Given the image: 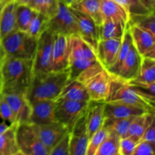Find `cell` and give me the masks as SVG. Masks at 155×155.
<instances>
[{
  "mask_svg": "<svg viewBox=\"0 0 155 155\" xmlns=\"http://www.w3.org/2000/svg\"><path fill=\"white\" fill-rule=\"evenodd\" d=\"M33 77V61L5 56L0 71L2 94L27 96Z\"/></svg>",
  "mask_w": 155,
  "mask_h": 155,
  "instance_id": "obj_1",
  "label": "cell"
},
{
  "mask_svg": "<svg viewBox=\"0 0 155 155\" xmlns=\"http://www.w3.org/2000/svg\"><path fill=\"white\" fill-rule=\"evenodd\" d=\"M69 80L68 71L62 72L50 71L45 74L33 75L26 97L30 103L42 100L56 101Z\"/></svg>",
  "mask_w": 155,
  "mask_h": 155,
  "instance_id": "obj_2",
  "label": "cell"
},
{
  "mask_svg": "<svg viewBox=\"0 0 155 155\" xmlns=\"http://www.w3.org/2000/svg\"><path fill=\"white\" fill-rule=\"evenodd\" d=\"M112 75L100 62L83 71L77 80L84 86L90 101H107Z\"/></svg>",
  "mask_w": 155,
  "mask_h": 155,
  "instance_id": "obj_3",
  "label": "cell"
},
{
  "mask_svg": "<svg viewBox=\"0 0 155 155\" xmlns=\"http://www.w3.org/2000/svg\"><path fill=\"white\" fill-rule=\"evenodd\" d=\"M95 51L79 36L70 37V80H77L84 71L98 63Z\"/></svg>",
  "mask_w": 155,
  "mask_h": 155,
  "instance_id": "obj_4",
  "label": "cell"
},
{
  "mask_svg": "<svg viewBox=\"0 0 155 155\" xmlns=\"http://www.w3.org/2000/svg\"><path fill=\"white\" fill-rule=\"evenodd\" d=\"M5 56L22 60L33 61L37 39L27 32L15 30L0 39Z\"/></svg>",
  "mask_w": 155,
  "mask_h": 155,
  "instance_id": "obj_5",
  "label": "cell"
},
{
  "mask_svg": "<svg viewBox=\"0 0 155 155\" xmlns=\"http://www.w3.org/2000/svg\"><path fill=\"white\" fill-rule=\"evenodd\" d=\"M117 101L141 107L148 112H154V104L142 98L128 83L112 75L110 91L105 102Z\"/></svg>",
  "mask_w": 155,
  "mask_h": 155,
  "instance_id": "obj_6",
  "label": "cell"
},
{
  "mask_svg": "<svg viewBox=\"0 0 155 155\" xmlns=\"http://www.w3.org/2000/svg\"><path fill=\"white\" fill-rule=\"evenodd\" d=\"M54 39V35L48 30L43 32L38 38L33 60V75L51 71Z\"/></svg>",
  "mask_w": 155,
  "mask_h": 155,
  "instance_id": "obj_7",
  "label": "cell"
},
{
  "mask_svg": "<svg viewBox=\"0 0 155 155\" xmlns=\"http://www.w3.org/2000/svg\"><path fill=\"white\" fill-rule=\"evenodd\" d=\"M16 139L23 155H48L49 151L35 133L31 124L17 125Z\"/></svg>",
  "mask_w": 155,
  "mask_h": 155,
  "instance_id": "obj_8",
  "label": "cell"
},
{
  "mask_svg": "<svg viewBox=\"0 0 155 155\" xmlns=\"http://www.w3.org/2000/svg\"><path fill=\"white\" fill-rule=\"evenodd\" d=\"M47 30L54 35H64L70 37L79 36L78 24L71 8L60 1L58 10L48 21Z\"/></svg>",
  "mask_w": 155,
  "mask_h": 155,
  "instance_id": "obj_9",
  "label": "cell"
},
{
  "mask_svg": "<svg viewBox=\"0 0 155 155\" xmlns=\"http://www.w3.org/2000/svg\"><path fill=\"white\" fill-rule=\"evenodd\" d=\"M89 102L58 98L56 100L54 116L56 121L63 124L70 131L86 112Z\"/></svg>",
  "mask_w": 155,
  "mask_h": 155,
  "instance_id": "obj_10",
  "label": "cell"
},
{
  "mask_svg": "<svg viewBox=\"0 0 155 155\" xmlns=\"http://www.w3.org/2000/svg\"><path fill=\"white\" fill-rule=\"evenodd\" d=\"M35 133L48 151H51L67 135L69 130L58 121L41 125L32 124Z\"/></svg>",
  "mask_w": 155,
  "mask_h": 155,
  "instance_id": "obj_11",
  "label": "cell"
},
{
  "mask_svg": "<svg viewBox=\"0 0 155 155\" xmlns=\"http://www.w3.org/2000/svg\"><path fill=\"white\" fill-rule=\"evenodd\" d=\"M86 112L80 117L70 131L68 155H86V154L89 136L86 131Z\"/></svg>",
  "mask_w": 155,
  "mask_h": 155,
  "instance_id": "obj_12",
  "label": "cell"
},
{
  "mask_svg": "<svg viewBox=\"0 0 155 155\" xmlns=\"http://www.w3.org/2000/svg\"><path fill=\"white\" fill-rule=\"evenodd\" d=\"M70 60V36L54 35L52 49L51 71H68Z\"/></svg>",
  "mask_w": 155,
  "mask_h": 155,
  "instance_id": "obj_13",
  "label": "cell"
},
{
  "mask_svg": "<svg viewBox=\"0 0 155 155\" xmlns=\"http://www.w3.org/2000/svg\"><path fill=\"white\" fill-rule=\"evenodd\" d=\"M73 14L77 20L79 27V36L87 42L96 53L97 46L100 41L99 26L92 18L71 8Z\"/></svg>",
  "mask_w": 155,
  "mask_h": 155,
  "instance_id": "obj_14",
  "label": "cell"
},
{
  "mask_svg": "<svg viewBox=\"0 0 155 155\" xmlns=\"http://www.w3.org/2000/svg\"><path fill=\"white\" fill-rule=\"evenodd\" d=\"M133 45L141 57L155 59V37L139 27L129 24Z\"/></svg>",
  "mask_w": 155,
  "mask_h": 155,
  "instance_id": "obj_15",
  "label": "cell"
},
{
  "mask_svg": "<svg viewBox=\"0 0 155 155\" xmlns=\"http://www.w3.org/2000/svg\"><path fill=\"white\" fill-rule=\"evenodd\" d=\"M56 101L42 100L30 103L31 115L30 124L34 125L46 124L56 121L54 116Z\"/></svg>",
  "mask_w": 155,
  "mask_h": 155,
  "instance_id": "obj_16",
  "label": "cell"
},
{
  "mask_svg": "<svg viewBox=\"0 0 155 155\" xmlns=\"http://www.w3.org/2000/svg\"><path fill=\"white\" fill-rule=\"evenodd\" d=\"M122 39H110L100 40L96 49V56L101 65L108 70L116 61Z\"/></svg>",
  "mask_w": 155,
  "mask_h": 155,
  "instance_id": "obj_17",
  "label": "cell"
},
{
  "mask_svg": "<svg viewBox=\"0 0 155 155\" xmlns=\"http://www.w3.org/2000/svg\"><path fill=\"white\" fill-rule=\"evenodd\" d=\"M15 115L17 124H30L31 104L25 95L2 94Z\"/></svg>",
  "mask_w": 155,
  "mask_h": 155,
  "instance_id": "obj_18",
  "label": "cell"
},
{
  "mask_svg": "<svg viewBox=\"0 0 155 155\" xmlns=\"http://www.w3.org/2000/svg\"><path fill=\"white\" fill-rule=\"evenodd\" d=\"M147 110L123 102L109 101L104 104V118L105 119H124V118L135 117L143 114Z\"/></svg>",
  "mask_w": 155,
  "mask_h": 155,
  "instance_id": "obj_19",
  "label": "cell"
},
{
  "mask_svg": "<svg viewBox=\"0 0 155 155\" xmlns=\"http://www.w3.org/2000/svg\"><path fill=\"white\" fill-rule=\"evenodd\" d=\"M104 104V101H89L86 112V131L89 139L103 127L105 119Z\"/></svg>",
  "mask_w": 155,
  "mask_h": 155,
  "instance_id": "obj_20",
  "label": "cell"
},
{
  "mask_svg": "<svg viewBox=\"0 0 155 155\" xmlns=\"http://www.w3.org/2000/svg\"><path fill=\"white\" fill-rule=\"evenodd\" d=\"M141 61L142 57L133 45L128 55L122 63L115 77L125 82L134 80L139 75Z\"/></svg>",
  "mask_w": 155,
  "mask_h": 155,
  "instance_id": "obj_21",
  "label": "cell"
},
{
  "mask_svg": "<svg viewBox=\"0 0 155 155\" xmlns=\"http://www.w3.org/2000/svg\"><path fill=\"white\" fill-rule=\"evenodd\" d=\"M100 8L103 20H114L125 26L130 24L129 12L114 0H100Z\"/></svg>",
  "mask_w": 155,
  "mask_h": 155,
  "instance_id": "obj_22",
  "label": "cell"
},
{
  "mask_svg": "<svg viewBox=\"0 0 155 155\" xmlns=\"http://www.w3.org/2000/svg\"><path fill=\"white\" fill-rule=\"evenodd\" d=\"M58 98L86 102L90 101L86 88L77 80H69L62 89Z\"/></svg>",
  "mask_w": 155,
  "mask_h": 155,
  "instance_id": "obj_23",
  "label": "cell"
},
{
  "mask_svg": "<svg viewBox=\"0 0 155 155\" xmlns=\"http://www.w3.org/2000/svg\"><path fill=\"white\" fill-rule=\"evenodd\" d=\"M16 4L14 2L5 4L0 16V39L17 30L15 18Z\"/></svg>",
  "mask_w": 155,
  "mask_h": 155,
  "instance_id": "obj_24",
  "label": "cell"
},
{
  "mask_svg": "<svg viewBox=\"0 0 155 155\" xmlns=\"http://www.w3.org/2000/svg\"><path fill=\"white\" fill-rule=\"evenodd\" d=\"M70 8L90 17L98 26L102 22L100 0H79Z\"/></svg>",
  "mask_w": 155,
  "mask_h": 155,
  "instance_id": "obj_25",
  "label": "cell"
},
{
  "mask_svg": "<svg viewBox=\"0 0 155 155\" xmlns=\"http://www.w3.org/2000/svg\"><path fill=\"white\" fill-rule=\"evenodd\" d=\"M128 26H125L122 23L114 20H103L99 25L100 40L123 39Z\"/></svg>",
  "mask_w": 155,
  "mask_h": 155,
  "instance_id": "obj_26",
  "label": "cell"
},
{
  "mask_svg": "<svg viewBox=\"0 0 155 155\" xmlns=\"http://www.w3.org/2000/svg\"><path fill=\"white\" fill-rule=\"evenodd\" d=\"M154 120V112H147L142 115L135 117L130 124L127 136L133 137L140 142L144 132Z\"/></svg>",
  "mask_w": 155,
  "mask_h": 155,
  "instance_id": "obj_27",
  "label": "cell"
},
{
  "mask_svg": "<svg viewBox=\"0 0 155 155\" xmlns=\"http://www.w3.org/2000/svg\"><path fill=\"white\" fill-rule=\"evenodd\" d=\"M17 124L10 125L0 134V155H15L19 152L16 139Z\"/></svg>",
  "mask_w": 155,
  "mask_h": 155,
  "instance_id": "obj_28",
  "label": "cell"
},
{
  "mask_svg": "<svg viewBox=\"0 0 155 155\" xmlns=\"http://www.w3.org/2000/svg\"><path fill=\"white\" fill-rule=\"evenodd\" d=\"M132 46H133V41H132L131 35H130L128 26V27H127V30H126L124 36H123L122 42H121L120 48L119 52H118L117 57L116 59V61H115V63L114 64V65L110 68V69L107 70V71H108L111 75H117L120 68L121 64H122V63L124 62V61L125 60L127 56L128 55Z\"/></svg>",
  "mask_w": 155,
  "mask_h": 155,
  "instance_id": "obj_29",
  "label": "cell"
},
{
  "mask_svg": "<svg viewBox=\"0 0 155 155\" xmlns=\"http://www.w3.org/2000/svg\"><path fill=\"white\" fill-rule=\"evenodd\" d=\"M134 117L124 118V119H104L103 127L107 129L108 133L117 136L120 139L126 137L132 120Z\"/></svg>",
  "mask_w": 155,
  "mask_h": 155,
  "instance_id": "obj_30",
  "label": "cell"
},
{
  "mask_svg": "<svg viewBox=\"0 0 155 155\" xmlns=\"http://www.w3.org/2000/svg\"><path fill=\"white\" fill-rule=\"evenodd\" d=\"M28 6L50 19L58 10L59 0H30Z\"/></svg>",
  "mask_w": 155,
  "mask_h": 155,
  "instance_id": "obj_31",
  "label": "cell"
},
{
  "mask_svg": "<svg viewBox=\"0 0 155 155\" xmlns=\"http://www.w3.org/2000/svg\"><path fill=\"white\" fill-rule=\"evenodd\" d=\"M135 81L144 83H155V59L142 58L138 77Z\"/></svg>",
  "mask_w": 155,
  "mask_h": 155,
  "instance_id": "obj_32",
  "label": "cell"
},
{
  "mask_svg": "<svg viewBox=\"0 0 155 155\" xmlns=\"http://www.w3.org/2000/svg\"><path fill=\"white\" fill-rule=\"evenodd\" d=\"M34 13L35 11H33L28 5H16L15 18H16L17 30L27 32Z\"/></svg>",
  "mask_w": 155,
  "mask_h": 155,
  "instance_id": "obj_33",
  "label": "cell"
},
{
  "mask_svg": "<svg viewBox=\"0 0 155 155\" xmlns=\"http://www.w3.org/2000/svg\"><path fill=\"white\" fill-rule=\"evenodd\" d=\"M49 18L42 14L35 12L33 18L30 23L27 33L34 39H38L43 32L48 28V24Z\"/></svg>",
  "mask_w": 155,
  "mask_h": 155,
  "instance_id": "obj_34",
  "label": "cell"
},
{
  "mask_svg": "<svg viewBox=\"0 0 155 155\" xmlns=\"http://www.w3.org/2000/svg\"><path fill=\"white\" fill-rule=\"evenodd\" d=\"M130 24L136 26L148 32L155 37V16L154 13L135 15L130 17Z\"/></svg>",
  "mask_w": 155,
  "mask_h": 155,
  "instance_id": "obj_35",
  "label": "cell"
},
{
  "mask_svg": "<svg viewBox=\"0 0 155 155\" xmlns=\"http://www.w3.org/2000/svg\"><path fill=\"white\" fill-rule=\"evenodd\" d=\"M120 138L113 133L108 136L101 142L95 155H119Z\"/></svg>",
  "mask_w": 155,
  "mask_h": 155,
  "instance_id": "obj_36",
  "label": "cell"
},
{
  "mask_svg": "<svg viewBox=\"0 0 155 155\" xmlns=\"http://www.w3.org/2000/svg\"><path fill=\"white\" fill-rule=\"evenodd\" d=\"M130 85L132 88L140 95L142 98H145L148 101L154 103L155 101V83H144L141 82L132 80L130 82H127Z\"/></svg>",
  "mask_w": 155,
  "mask_h": 155,
  "instance_id": "obj_37",
  "label": "cell"
},
{
  "mask_svg": "<svg viewBox=\"0 0 155 155\" xmlns=\"http://www.w3.org/2000/svg\"><path fill=\"white\" fill-rule=\"evenodd\" d=\"M109 133L104 127L92 135L89 139L86 155H95L101 142L108 136Z\"/></svg>",
  "mask_w": 155,
  "mask_h": 155,
  "instance_id": "obj_38",
  "label": "cell"
},
{
  "mask_svg": "<svg viewBox=\"0 0 155 155\" xmlns=\"http://www.w3.org/2000/svg\"><path fill=\"white\" fill-rule=\"evenodd\" d=\"M114 1L124 8L129 12L130 17L151 13L142 5L139 0H114Z\"/></svg>",
  "mask_w": 155,
  "mask_h": 155,
  "instance_id": "obj_39",
  "label": "cell"
},
{
  "mask_svg": "<svg viewBox=\"0 0 155 155\" xmlns=\"http://www.w3.org/2000/svg\"><path fill=\"white\" fill-rule=\"evenodd\" d=\"M0 118L2 121L9 123V125L17 124L13 111L2 94L0 96Z\"/></svg>",
  "mask_w": 155,
  "mask_h": 155,
  "instance_id": "obj_40",
  "label": "cell"
},
{
  "mask_svg": "<svg viewBox=\"0 0 155 155\" xmlns=\"http://www.w3.org/2000/svg\"><path fill=\"white\" fill-rule=\"evenodd\" d=\"M139 141L130 136H126L120 139L119 155H133Z\"/></svg>",
  "mask_w": 155,
  "mask_h": 155,
  "instance_id": "obj_41",
  "label": "cell"
},
{
  "mask_svg": "<svg viewBox=\"0 0 155 155\" xmlns=\"http://www.w3.org/2000/svg\"><path fill=\"white\" fill-rule=\"evenodd\" d=\"M69 134L67 135L58 145H56L48 153V155H68Z\"/></svg>",
  "mask_w": 155,
  "mask_h": 155,
  "instance_id": "obj_42",
  "label": "cell"
},
{
  "mask_svg": "<svg viewBox=\"0 0 155 155\" xmlns=\"http://www.w3.org/2000/svg\"><path fill=\"white\" fill-rule=\"evenodd\" d=\"M133 155H155L154 146L146 142L140 141Z\"/></svg>",
  "mask_w": 155,
  "mask_h": 155,
  "instance_id": "obj_43",
  "label": "cell"
},
{
  "mask_svg": "<svg viewBox=\"0 0 155 155\" xmlns=\"http://www.w3.org/2000/svg\"><path fill=\"white\" fill-rule=\"evenodd\" d=\"M140 141L146 142L155 146V120L151 123L144 132Z\"/></svg>",
  "mask_w": 155,
  "mask_h": 155,
  "instance_id": "obj_44",
  "label": "cell"
},
{
  "mask_svg": "<svg viewBox=\"0 0 155 155\" xmlns=\"http://www.w3.org/2000/svg\"><path fill=\"white\" fill-rule=\"evenodd\" d=\"M139 1L148 12L154 13L155 0H139Z\"/></svg>",
  "mask_w": 155,
  "mask_h": 155,
  "instance_id": "obj_45",
  "label": "cell"
},
{
  "mask_svg": "<svg viewBox=\"0 0 155 155\" xmlns=\"http://www.w3.org/2000/svg\"><path fill=\"white\" fill-rule=\"evenodd\" d=\"M5 58V51L4 50H3L1 42H0V71H1L2 65L3 61H4Z\"/></svg>",
  "mask_w": 155,
  "mask_h": 155,
  "instance_id": "obj_46",
  "label": "cell"
},
{
  "mask_svg": "<svg viewBox=\"0 0 155 155\" xmlns=\"http://www.w3.org/2000/svg\"><path fill=\"white\" fill-rule=\"evenodd\" d=\"M9 127H10V125H8V124H6V122H5V121L0 122V134L4 133L5 130H7Z\"/></svg>",
  "mask_w": 155,
  "mask_h": 155,
  "instance_id": "obj_47",
  "label": "cell"
},
{
  "mask_svg": "<svg viewBox=\"0 0 155 155\" xmlns=\"http://www.w3.org/2000/svg\"><path fill=\"white\" fill-rule=\"evenodd\" d=\"M60 2H61L62 3H64V5H66L67 6L70 7V6L72 5L73 4H74L75 2H77L79 0H59Z\"/></svg>",
  "mask_w": 155,
  "mask_h": 155,
  "instance_id": "obj_48",
  "label": "cell"
},
{
  "mask_svg": "<svg viewBox=\"0 0 155 155\" xmlns=\"http://www.w3.org/2000/svg\"><path fill=\"white\" fill-rule=\"evenodd\" d=\"M30 0H14V2L16 5H28Z\"/></svg>",
  "mask_w": 155,
  "mask_h": 155,
  "instance_id": "obj_49",
  "label": "cell"
},
{
  "mask_svg": "<svg viewBox=\"0 0 155 155\" xmlns=\"http://www.w3.org/2000/svg\"><path fill=\"white\" fill-rule=\"evenodd\" d=\"M2 94V80L0 78V96Z\"/></svg>",
  "mask_w": 155,
  "mask_h": 155,
  "instance_id": "obj_50",
  "label": "cell"
},
{
  "mask_svg": "<svg viewBox=\"0 0 155 155\" xmlns=\"http://www.w3.org/2000/svg\"><path fill=\"white\" fill-rule=\"evenodd\" d=\"M0 2L2 3H5V4H6V3L11 2H14V0H0Z\"/></svg>",
  "mask_w": 155,
  "mask_h": 155,
  "instance_id": "obj_51",
  "label": "cell"
},
{
  "mask_svg": "<svg viewBox=\"0 0 155 155\" xmlns=\"http://www.w3.org/2000/svg\"><path fill=\"white\" fill-rule=\"evenodd\" d=\"M4 5H5V3L0 2V16H1V12H2V10L3 7H4Z\"/></svg>",
  "mask_w": 155,
  "mask_h": 155,
  "instance_id": "obj_52",
  "label": "cell"
},
{
  "mask_svg": "<svg viewBox=\"0 0 155 155\" xmlns=\"http://www.w3.org/2000/svg\"><path fill=\"white\" fill-rule=\"evenodd\" d=\"M15 155H23V154H21V153L19 151V152H18V153H17V154H15Z\"/></svg>",
  "mask_w": 155,
  "mask_h": 155,
  "instance_id": "obj_53",
  "label": "cell"
},
{
  "mask_svg": "<svg viewBox=\"0 0 155 155\" xmlns=\"http://www.w3.org/2000/svg\"></svg>",
  "mask_w": 155,
  "mask_h": 155,
  "instance_id": "obj_54",
  "label": "cell"
}]
</instances>
